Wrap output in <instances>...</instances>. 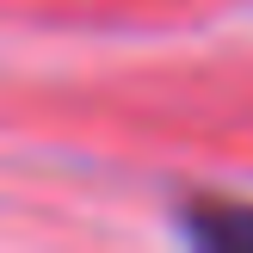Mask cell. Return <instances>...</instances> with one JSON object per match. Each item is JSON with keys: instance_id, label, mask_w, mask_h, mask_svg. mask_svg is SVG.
<instances>
[{"instance_id": "1", "label": "cell", "mask_w": 253, "mask_h": 253, "mask_svg": "<svg viewBox=\"0 0 253 253\" xmlns=\"http://www.w3.org/2000/svg\"><path fill=\"white\" fill-rule=\"evenodd\" d=\"M179 235L210 253H253V198H185Z\"/></svg>"}]
</instances>
